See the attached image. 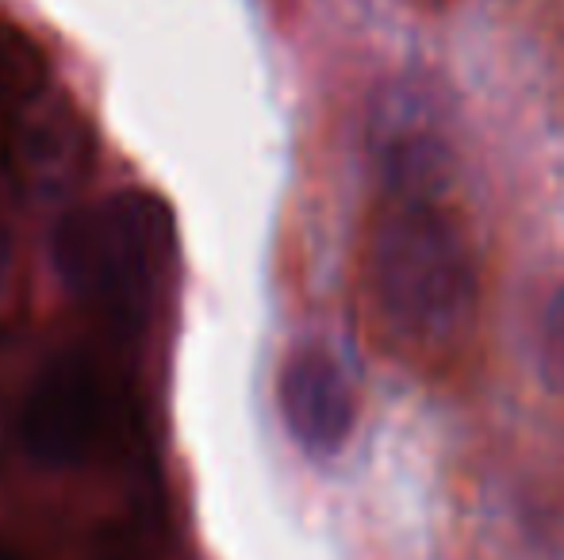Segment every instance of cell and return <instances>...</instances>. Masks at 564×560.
I'll use <instances>...</instances> for the list:
<instances>
[{"label": "cell", "mask_w": 564, "mask_h": 560, "mask_svg": "<svg viewBox=\"0 0 564 560\" xmlns=\"http://www.w3.org/2000/svg\"><path fill=\"white\" fill-rule=\"evenodd\" d=\"M365 296L392 353L446 361L480 315V262L442 188H384L365 231Z\"/></svg>", "instance_id": "1"}, {"label": "cell", "mask_w": 564, "mask_h": 560, "mask_svg": "<svg viewBox=\"0 0 564 560\" xmlns=\"http://www.w3.org/2000/svg\"><path fill=\"white\" fill-rule=\"evenodd\" d=\"M170 262V219L147 193H119L69 211L54 231L66 288L119 334L150 322Z\"/></svg>", "instance_id": "2"}, {"label": "cell", "mask_w": 564, "mask_h": 560, "mask_svg": "<svg viewBox=\"0 0 564 560\" xmlns=\"http://www.w3.org/2000/svg\"><path fill=\"white\" fill-rule=\"evenodd\" d=\"M105 430V388L85 353H62L31 381L20 411V446L43 469H74Z\"/></svg>", "instance_id": "3"}, {"label": "cell", "mask_w": 564, "mask_h": 560, "mask_svg": "<svg viewBox=\"0 0 564 560\" xmlns=\"http://www.w3.org/2000/svg\"><path fill=\"white\" fill-rule=\"evenodd\" d=\"M281 415L289 433L315 457H330L346 446L357 422V399L349 376L327 350H296L281 369Z\"/></svg>", "instance_id": "4"}, {"label": "cell", "mask_w": 564, "mask_h": 560, "mask_svg": "<svg viewBox=\"0 0 564 560\" xmlns=\"http://www.w3.org/2000/svg\"><path fill=\"white\" fill-rule=\"evenodd\" d=\"M35 77H39V69H35V58L28 54V46L8 28H0V108L28 97Z\"/></svg>", "instance_id": "5"}, {"label": "cell", "mask_w": 564, "mask_h": 560, "mask_svg": "<svg viewBox=\"0 0 564 560\" xmlns=\"http://www.w3.org/2000/svg\"><path fill=\"white\" fill-rule=\"evenodd\" d=\"M538 345L550 376L564 388V284L545 296L542 315H538Z\"/></svg>", "instance_id": "6"}, {"label": "cell", "mask_w": 564, "mask_h": 560, "mask_svg": "<svg viewBox=\"0 0 564 560\" xmlns=\"http://www.w3.org/2000/svg\"><path fill=\"white\" fill-rule=\"evenodd\" d=\"M8 270V231H4V219H0V277Z\"/></svg>", "instance_id": "7"}, {"label": "cell", "mask_w": 564, "mask_h": 560, "mask_svg": "<svg viewBox=\"0 0 564 560\" xmlns=\"http://www.w3.org/2000/svg\"><path fill=\"white\" fill-rule=\"evenodd\" d=\"M0 560H15V557H12V553H8V549H4V546H0Z\"/></svg>", "instance_id": "8"}]
</instances>
